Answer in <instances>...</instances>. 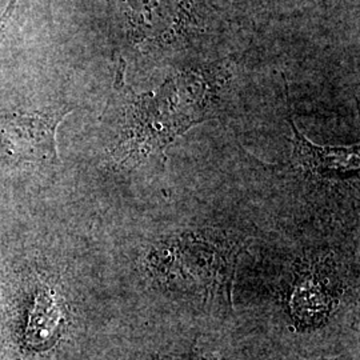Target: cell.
Instances as JSON below:
<instances>
[{
  "mask_svg": "<svg viewBox=\"0 0 360 360\" xmlns=\"http://www.w3.org/2000/svg\"><path fill=\"white\" fill-rule=\"evenodd\" d=\"M148 360H236L223 351L206 349V348H191L187 351L178 352H155Z\"/></svg>",
  "mask_w": 360,
  "mask_h": 360,
  "instance_id": "4",
  "label": "cell"
},
{
  "mask_svg": "<svg viewBox=\"0 0 360 360\" xmlns=\"http://www.w3.org/2000/svg\"><path fill=\"white\" fill-rule=\"evenodd\" d=\"M318 360H335V359H318Z\"/></svg>",
  "mask_w": 360,
  "mask_h": 360,
  "instance_id": "6",
  "label": "cell"
},
{
  "mask_svg": "<svg viewBox=\"0 0 360 360\" xmlns=\"http://www.w3.org/2000/svg\"><path fill=\"white\" fill-rule=\"evenodd\" d=\"M26 330V340L30 346L44 348L55 340L56 333L63 321V314L50 288H41L35 297Z\"/></svg>",
  "mask_w": 360,
  "mask_h": 360,
  "instance_id": "3",
  "label": "cell"
},
{
  "mask_svg": "<svg viewBox=\"0 0 360 360\" xmlns=\"http://www.w3.org/2000/svg\"><path fill=\"white\" fill-rule=\"evenodd\" d=\"M294 131V155L292 159L299 167L314 175L331 179H346L359 169V148L352 147H321L296 129L295 123L290 120Z\"/></svg>",
  "mask_w": 360,
  "mask_h": 360,
  "instance_id": "2",
  "label": "cell"
},
{
  "mask_svg": "<svg viewBox=\"0 0 360 360\" xmlns=\"http://www.w3.org/2000/svg\"><path fill=\"white\" fill-rule=\"evenodd\" d=\"M16 4H18V0H13V1L10 3V6L7 7L6 13H3V16H1V19H0V43H1V39H3L4 34H6V28H7L8 23H10L11 19H13V15L15 13Z\"/></svg>",
  "mask_w": 360,
  "mask_h": 360,
  "instance_id": "5",
  "label": "cell"
},
{
  "mask_svg": "<svg viewBox=\"0 0 360 360\" xmlns=\"http://www.w3.org/2000/svg\"><path fill=\"white\" fill-rule=\"evenodd\" d=\"M71 110L0 117V166L56 163V129Z\"/></svg>",
  "mask_w": 360,
  "mask_h": 360,
  "instance_id": "1",
  "label": "cell"
}]
</instances>
